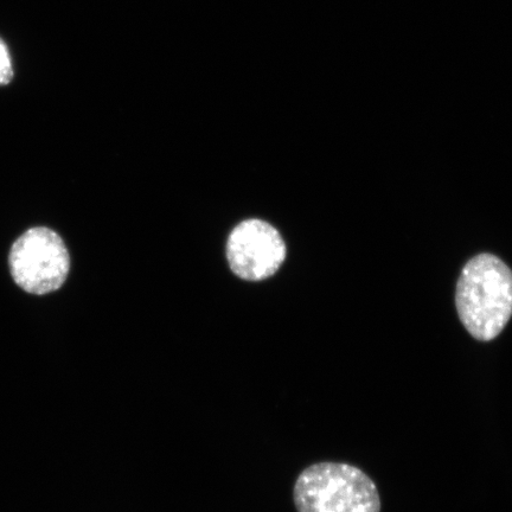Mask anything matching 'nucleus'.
Wrapping results in <instances>:
<instances>
[{"label": "nucleus", "instance_id": "1", "mask_svg": "<svg viewBox=\"0 0 512 512\" xmlns=\"http://www.w3.org/2000/svg\"><path fill=\"white\" fill-rule=\"evenodd\" d=\"M456 304L460 320L472 337L495 339L512 316V272L501 259L480 254L463 268Z\"/></svg>", "mask_w": 512, "mask_h": 512}, {"label": "nucleus", "instance_id": "2", "mask_svg": "<svg viewBox=\"0 0 512 512\" xmlns=\"http://www.w3.org/2000/svg\"><path fill=\"white\" fill-rule=\"evenodd\" d=\"M298 512H381V498L366 472L344 463L313 464L293 489Z\"/></svg>", "mask_w": 512, "mask_h": 512}, {"label": "nucleus", "instance_id": "3", "mask_svg": "<svg viewBox=\"0 0 512 512\" xmlns=\"http://www.w3.org/2000/svg\"><path fill=\"white\" fill-rule=\"evenodd\" d=\"M9 260L15 283L38 296L59 290L70 268L66 245L59 234L46 227L29 229L18 238Z\"/></svg>", "mask_w": 512, "mask_h": 512}, {"label": "nucleus", "instance_id": "4", "mask_svg": "<svg viewBox=\"0 0 512 512\" xmlns=\"http://www.w3.org/2000/svg\"><path fill=\"white\" fill-rule=\"evenodd\" d=\"M227 259L235 275L262 281L277 273L286 259V245L277 229L262 220H246L230 233Z\"/></svg>", "mask_w": 512, "mask_h": 512}, {"label": "nucleus", "instance_id": "5", "mask_svg": "<svg viewBox=\"0 0 512 512\" xmlns=\"http://www.w3.org/2000/svg\"><path fill=\"white\" fill-rule=\"evenodd\" d=\"M14 75V66H12L9 48L0 38V86L9 85L14 79Z\"/></svg>", "mask_w": 512, "mask_h": 512}]
</instances>
